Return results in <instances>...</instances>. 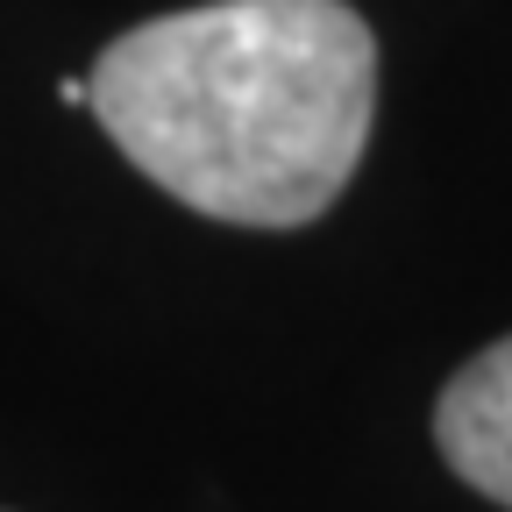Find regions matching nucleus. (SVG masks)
<instances>
[{
  "label": "nucleus",
  "instance_id": "2",
  "mask_svg": "<svg viewBox=\"0 0 512 512\" xmlns=\"http://www.w3.org/2000/svg\"><path fill=\"white\" fill-rule=\"evenodd\" d=\"M434 441L470 491L512 512V335L470 356L434 406Z\"/></svg>",
  "mask_w": 512,
  "mask_h": 512
},
{
  "label": "nucleus",
  "instance_id": "1",
  "mask_svg": "<svg viewBox=\"0 0 512 512\" xmlns=\"http://www.w3.org/2000/svg\"><path fill=\"white\" fill-rule=\"evenodd\" d=\"M93 114L192 214L306 228L363 164L377 43L349 0H214L114 36Z\"/></svg>",
  "mask_w": 512,
  "mask_h": 512
}]
</instances>
